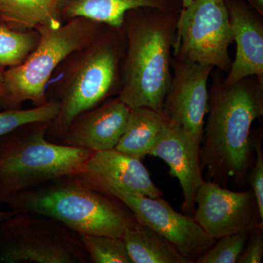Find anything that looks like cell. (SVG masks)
I'll list each match as a JSON object with an SVG mask.
<instances>
[{"label":"cell","instance_id":"cell-1","mask_svg":"<svg viewBox=\"0 0 263 263\" xmlns=\"http://www.w3.org/2000/svg\"><path fill=\"white\" fill-rule=\"evenodd\" d=\"M208 114L200 155L206 181L245 187L253 162L251 127L263 115V81L249 76L226 85L216 79L209 88Z\"/></svg>","mask_w":263,"mask_h":263},{"label":"cell","instance_id":"cell-6","mask_svg":"<svg viewBox=\"0 0 263 263\" xmlns=\"http://www.w3.org/2000/svg\"><path fill=\"white\" fill-rule=\"evenodd\" d=\"M104 25L77 17L60 28L37 27L40 37L36 48L20 65L5 70L8 109L21 108L26 101L36 106L46 103V90L53 72L71 53L91 43Z\"/></svg>","mask_w":263,"mask_h":263},{"label":"cell","instance_id":"cell-29","mask_svg":"<svg viewBox=\"0 0 263 263\" xmlns=\"http://www.w3.org/2000/svg\"><path fill=\"white\" fill-rule=\"evenodd\" d=\"M193 0H181V3H182V8H186L190 3H192ZM181 8V9H182Z\"/></svg>","mask_w":263,"mask_h":263},{"label":"cell","instance_id":"cell-25","mask_svg":"<svg viewBox=\"0 0 263 263\" xmlns=\"http://www.w3.org/2000/svg\"><path fill=\"white\" fill-rule=\"evenodd\" d=\"M263 257V226L249 232L245 249L237 263H261Z\"/></svg>","mask_w":263,"mask_h":263},{"label":"cell","instance_id":"cell-20","mask_svg":"<svg viewBox=\"0 0 263 263\" xmlns=\"http://www.w3.org/2000/svg\"><path fill=\"white\" fill-rule=\"evenodd\" d=\"M39 37L35 29L15 30L0 22V66L20 65L36 48Z\"/></svg>","mask_w":263,"mask_h":263},{"label":"cell","instance_id":"cell-3","mask_svg":"<svg viewBox=\"0 0 263 263\" xmlns=\"http://www.w3.org/2000/svg\"><path fill=\"white\" fill-rule=\"evenodd\" d=\"M122 28L104 25L96 37L64 60L61 73L46 100L58 102V114L49 123L46 138L61 143L66 130L83 112L98 106L121 87L126 49Z\"/></svg>","mask_w":263,"mask_h":263},{"label":"cell","instance_id":"cell-14","mask_svg":"<svg viewBox=\"0 0 263 263\" xmlns=\"http://www.w3.org/2000/svg\"><path fill=\"white\" fill-rule=\"evenodd\" d=\"M236 53L223 84L231 85L249 76L263 81V20L243 0H224Z\"/></svg>","mask_w":263,"mask_h":263},{"label":"cell","instance_id":"cell-5","mask_svg":"<svg viewBox=\"0 0 263 263\" xmlns=\"http://www.w3.org/2000/svg\"><path fill=\"white\" fill-rule=\"evenodd\" d=\"M49 123H29L0 137V206L24 190L79 174L94 152L48 141Z\"/></svg>","mask_w":263,"mask_h":263},{"label":"cell","instance_id":"cell-17","mask_svg":"<svg viewBox=\"0 0 263 263\" xmlns=\"http://www.w3.org/2000/svg\"><path fill=\"white\" fill-rule=\"evenodd\" d=\"M60 3V0H0V22L18 31L60 28L64 22Z\"/></svg>","mask_w":263,"mask_h":263},{"label":"cell","instance_id":"cell-18","mask_svg":"<svg viewBox=\"0 0 263 263\" xmlns=\"http://www.w3.org/2000/svg\"><path fill=\"white\" fill-rule=\"evenodd\" d=\"M122 239L133 263H193L167 238L138 221L126 229Z\"/></svg>","mask_w":263,"mask_h":263},{"label":"cell","instance_id":"cell-13","mask_svg":"<svg viewBox=\"0 0 263 263\" xmlns=\"http://www.w3.org/2000/svg\"><path fill=\"white\" fill-rule=\"evenodd\" d=\"M77 175L86 184L100 192L114 187L152 198L162 195L141 159L115 148L93 152Z\"/></svg>","mask_w":263,"mask_h":263},{"label":"cell","instance_id":"cell-22","mask_svg":"<svg viewBox=\"0 0 263 263\" xmlns=\"http://www.w3.org/2000/svg\"><path fill=\"white\" fill-rule=\"evenodd\" d=\"M58 102L48 100L46 103L29 109H9L0 111V137L29 123L51 122L58 114Z\"/></svg>","mask_w":263,"mask_h":263},{"label":"cell","instance_id":"cell-19","mask_svg":"<svg viewBox=\"0 0 263 263\" xmlns=\"http://www.w3.org/2000/svg\"><path fill=\"white\" fill-rule=\"evenodd\" d=\"M167 124L162 112L148 108H131L125 130L115 149L141 160L149 155Z\"/></svg>","mask_w":263,"mask_h":263},{"label":"cell","instance_id":"cell-12","mask_svg":"<svg viewBox=\"0 0 263 263\" xmlns=\"http://www.w3.org/2000/svg\"><path fill=\"white\" fill-rule=\"evenodd\" d=\"M201 142L167 122L149 153L163 160L169 166L171 176L179 180L183 197L181 209L191 216L196 208L197 190L204 181L200 157Z\"/></svg>","mask_w":263,"mask_h":263},{"label":"cell","instance_id":"cell-9","mask_svg":"<svg viewBox=\"0 0 263 263\" xmlns=\"http://www.w3.org/2000/svg\"><path fill=\"white\" fill-rule=\"evenodd\" d=\"M102 193L119 199L130 209L138 222L150 227L167 238L193 263L216 242L193 216L176 212L161 197L152 198L114 187L105 189Z\"/></svg>","mask_w":263,"mask_h":263},{"label":"cell","instance_id":"cell-21","mask_svg":"<svg viewBox=\"0 0 263 263\" xmlns=\"http://www.w3.org/2000/svg\"><path fill=\"white\" fill-rule=\"evenodd\" d=\"M91 263H133L122 238L80 235Z\"/></svg>","mask_w":263,"mask_h":263},{"label":"cell","instance_id":"cell-16","mask_svg":"<svg viewBox=\"0 0 263 263\" xmlns=\"http://www.w3.org/2000/svg\"><path fill=\"white\" fill-rule=\"evenodd\" d=\"M140 8L181 10V0H60V14L63 21L83 17L122 28L129 10Z\"/></svg>","mask_w":263,"mask_h":263},{"label":"cell","instance_id":"cell-11","mask_svg":"<svg viewBox=\"0 0 263 263\" xmlns=\"http://www.w3.org/2000/svg\"><path fill=\"white\" fill-rule=\"evenodd\" d=\"M174 70L162 113L167 122L202 140L209 110V76L214 67L172 57Z\"/></svg>","mask_w":263,"mask_h":263},{"label":"cell","instance_id":"cell-23","mask_svg":"<svg viewBox=\"0 0 263 263\" xmlns=\"http://www.w3.org/2000/svg\"><path fill=\"white\" fill-rule=\"evenodd\" d=\"M249 233H235L219 238L195 263H236L245 249Z\"/></svg>","mask_w":263,"mask_h":263},{"label":"cell","instance_id":"cell-27","mask_svg":"<svg viewBox=\"0 0 263 263\" xmlns=\"http://www.w3.org/2000/svg\"><path fill=\"white\" fill-rule=\"evenodd\" d=\"M263 16V0H243Z\"/></svg>","mask_w":263,"mask_h":263},{"label":"cell","instance_id":"cell-24","mask_svg":"<svg viewBox=\"0 0 263 263\" xmlns=\"http://www.w3.org/2000/svg\"><path fill=\"white\" fill-rule=\"evenodd\" d=\"M262 133H259L257 138H252V144L255 148V161L252 162L249 171L247 182L251 186L257 200L260 217L263 219V154L262 148Z\"/></svg>","mask_w":263,"mask_h":263},{"label":"cell","instance_id":"cell-8","mask_svg":"<svg viewBox=\"0 0 263 263\" xmlns=\"http://www.w3.org/2000/svg\"><path fill=\"white\" fill-rule=\"evenodd\" d=\"M233 42L224 0H193L180 12L173 57L229 72Z\"/></svg>","mask_w":263,"mask_h":263},{"label":"cell","instance_id":"cell-2","mask_svg":"<svg viewBox=\"0 0 263 263\" xmlns=\"http://www.w3.org/2000/svg\"><path fill=\"white\" fill-rule=\"evenodd\" d=\"M181 10H129L122 29L127 44L119 98L129 108L162 112L171 84V60Z\"/></svg>","mask_w":263,"mask_h":263},{"label":"cell","instance_id":"cell-7","mask_svg":"<svg viewBox=\"0 0 263 263\" xmlns=\"http://www.w3.org/2000/svg\"><path fill=\"white\" fill-rule=\"evenodd\" d=\"M89 263L80 235L51 218L15 213L0 221V263Z\"/></svg>","mask_w":263,"mask_h":263},{"label":"cell","instance_id":"cell-4","mask_svg":"<svg viewBox=\"0 0 263 263\" xmlns=\"http://www.w3.org/2000/svg\"><path fill=\"white\" fill-rule=\"evenodd\" d=\"M5 205L15 213L51 218L79 235L122 238L126 229L137 222L124 202L91 188L77 174L24 190L10 197Z\"/></svg>","mask_w":263,"mask_h":263},{"label":"cell","instance_id":"cell-28","mask_svg":"<svg viewBox=\"0 0 263 263\" xmlns=\"http://www.w3.org/2000/svg\"><path fill=\"white\" fill-rule=\"evenodd\" d=\"M15 214V212L11 210L8 211H2L0 210V221L5 220V219H8Z\"/></svg>","mask_w":263,"mask_h":263},{"label":"cell","instance_id":"cell-15","mask_svg":"<svg viewBox=\"0 0 263 263\" xmlns=\"http://www.w3.org/2000/svg\"><path fill=\"white\" fill-rule=\"evenodd\" d=\"M130 109L117 98L83 112L70 123L62 144L94 152L114 149L125 130Z\"/></svg>","mask_w":263,"mask_h":263},{"label":"cell","instance_id":"cell-26","mask_svg":"<svg viewBox=\"0 0 263 263\" xmlns=\"http://www.w3.org/2000/svg\"><path fill=\"white\" fill-rule=\"evenodd\" d=\"M0 108L8 109V91L5 84L4 67L0 66Z\"/></svg>","mask_w":263,"mask_h":263},{"label":"cell","instance_id":"cell-10","mask_svg":"<svg viewBox=\"0 0 263 263\" xmlns=\"http://www.w3.org/2000/svg\"><path fill=\"white\" fill-rule=\"evenodd\" d=\"M196 204L194 219L216 240L263 226L252 189L233 191L204 180L195 196Z\"/></svg>","mask_w":263,"mask_h":263}]
</instances>
